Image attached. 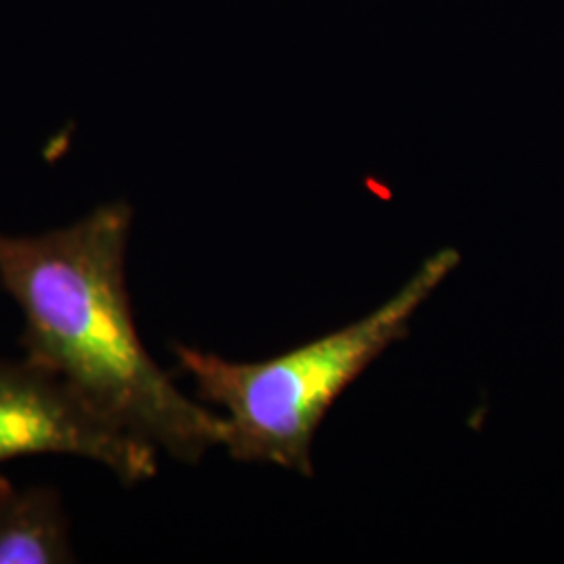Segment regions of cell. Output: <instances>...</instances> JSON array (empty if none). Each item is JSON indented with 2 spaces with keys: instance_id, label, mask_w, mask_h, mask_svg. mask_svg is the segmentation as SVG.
Returning a JSON list of instances; mask_svg holds the SVG:
<instances>
[{
  "instance_id": "6da1fadb",
  "label": "cell",
  "mask_w": 564,
  "mask_h": 564,
  "mask_svg": "<svg viewBox=\"0 0 564 564\" xmlns=\"http://www.w3.org/2000/svg\"><path fill=\"white\" fill-rule=\"evenodd\" d=\"M128 203L42 235L0 232V284L23 314L21 347L107 421L181 463L224 444V416L188 400L144 349L126 286Z\"/></svg>"
},
{
  "instance_id": "7a4b0ae2",
  "label": "cell",
  "mask_w": 564,
  "mask_h": 564,
  "mask_svg": "<svg viewBox=\"0 0 564 564\" xmlns=\"http://www.w3.org/2000/svg\"><path fill=\"white\" fill-rule=\"evenodd\" d=\"M458 265L460 253L442 249L375 312L262 362H232L176 345L178 368L199 400L224 410L223 447L230 458L312 477V444L330 408L408 337L416 312Z\"/></svg>"
},
{
  "instance_id": "3957f363",
  "label": "cell",
  "mask_w": 564,
  "mask_h": 564,
  "mask_svg": "<svg viewBox=\"0 0 564 564\" xmlns=\"http://www.w3.org/2000/svg\"><path fill=\"white\" fill-rule=\"evenodd\" d=\"M63 454L109 468L123 485L158 473V449L121 431L39 364L0 360V463Z\"/></svg>"
},
{
  "instance_id": "277c9868",
  "label": "cell",
  "mask_w": 564,
  "mask_h": 564,
  "mask_svg": "<svg viewBox=\"0 0 564 564\" xmlns=\"http://www.w3.org/2000/svg\"><path fill=\"white\" fill-rule=\"evenodd\" d=\"M69 519L59 491L18 489L0 477V564L74 563Z\"/></svg>"
}]
</instances>
